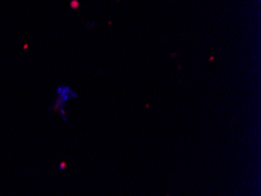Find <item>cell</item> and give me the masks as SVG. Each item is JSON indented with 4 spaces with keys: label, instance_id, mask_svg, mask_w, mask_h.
Instances as JSON below:
<instances>
[{
    "label": "cell",
    "instance_id": "cell-1",
    "mask_svg": "<svg viewBox=\"0 0 261 196\" xmlns=\"http://www.w3.org/2000/svg\"><path fill=\"white\" fill-rule=\"evenodd\" d=\"M56 93H57L59 99L56 100V105L54 108H62V107H63V103H65L66 101H68L69 99L76 97V94H75L69 87H67V86H60V87H57Z\"/></svg>",
    "mask_w": 261,
    "mask_h": 196
},
{
    "label": "cell",
    "instance_id": "cell-2",
    "mask_svg": "<svg viewBox=\"0 0 261 196\" xmlns=\"http://www.w3.org/2000/svg\"><path fill=\"white\" fill-rule=\"evenodd\" d=\"M72 7H77V2H75V1H73V2H72Z\"/></svg>",
    "mask_w": 261,
    "mask_h": 196
}]
</instances>
